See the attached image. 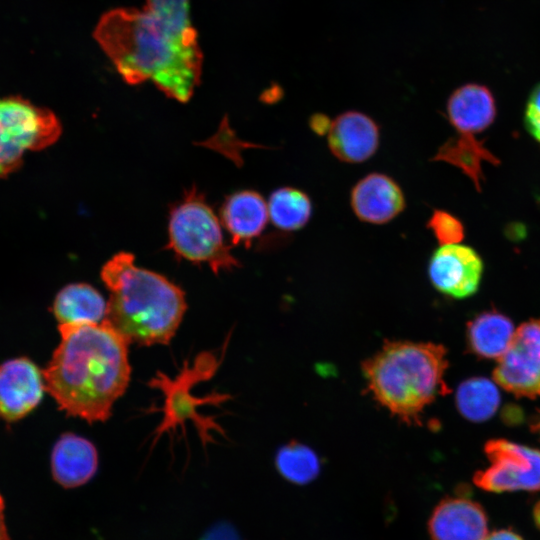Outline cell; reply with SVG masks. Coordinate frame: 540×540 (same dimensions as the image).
Instances as JSON below:
<instances>
[{"label": "cell", "instance_id": "obj_1", "mask_svg": "<svg viewBox=\"0 0 540 540\" xmlns=\"http://www.w3.org/2000/svg\"><path fill=\"white\" fill-rule=\"evenodd\" d=\"M94 37L131 85L150 80L187 102L200 82L202 53L189 15L114 9L101 17Z\"/></svg>", "mask_w": 540, "mask_h": 540}, {"label": "cell", "instance_id": "obj_2", "mask_svg": "<svg viewBox=\"0 0 540 540\" xmlns=\"http://www.w3.org/2000/svg\"><path fill=\"white\" fill-rule=\"evenodd\" d=\"M58 330L59 345L42 371L46 391L67 415L105 422L130 381L129 343L104 321Z\"/></svg>", "mask_w": 540, "mask_h": 540}, {"label": "cell", "instance_id": "obj_3", "mask_svg": "<svg viewBox=\"0 0 540 540\" xmlns=\"http://www.w3.org/2000/svg\"><path fill=\"white\" fill-rule=\"evenodd\" d=\"M109 291L104 322L129 344H168L187 309L183 290L154 271L138 267L132 253L121 251L101 268Z\"/></svg>", "mask_w": 540, "mask_h": 540}, {"label": "cell", "instance_id": "obj_4", "mask_svg": "<svg viewBox=\"0 0 540 540\" xmlns=\"http://www.w3.org/2000/svg\"><path fill=\"white\" fill-rule=\"evenodd\" d=\"M447 351L431 342L392 341L362 364L374 400L407 424L420 422L424 409L449 392Z\"/></svg>", "mask_w": 540, "mask_h": 540}, {"label": "cell", "instance_id": "obj_5", "mask_svg": "<svg viewBox=\"0 0 540 540\" xmlns=\"http://www.w3.org/2000/svg\"><path fill=\"white\" fill-rule=\"evenodd\" d=\"M166 248L192 263L207 264L215 274L240 265L225 244L221 222L196 187L170 210Z\"/></svg>", "mask_w": 540, "mask_h": 540}, {"label": "cell", "instance_id": "obj_6", "mask_svg": "<svg viewBox=\"0 0 540 540\" xmlns=\"http://www.w3.org/2000/svg\"><path fill=\"white\" fill-rule=\"evenodd\" d=\"M62 126L49 109L21 96L0 97V179L17 171L27 151L54 144Z\"/></svg>", "mask_w": 540, "mask_h": 540}, {"label": "cell", "instance_id": "obj_7", "mask_svg": "<svg viewBox=\"0 0 540 540\" xmlns=\"http://www.w3.org/2000/svg\"><path fill=\"white\" fill-rule=\"evenodd\" d=\"M218 367L216 357L211 353H203L195 360L194 366H185L175 380H171L165 374H158L151 380L150 385L157 387L165 394V404L162 410L164 418L156 430L160 435L169 429H175L186 421L192 420L198 426L203 441H210L208 428L222 431L213 421H206L197 413V407L205 403L221 402L227 399V395L209 396L197 398L191 395L190 388L195 382L210 378Z\"/></svg>", "mask_w": 540, "mask_h": 540}, {"label": "cell", "instance_id": "obj_8", "mask_svg": "<svg viewBox=\"0 0 540 540\" xmlns=\"http://www.w3.org/2000/svg\"><path fill=\"white\" fill-rule=\"evenodd\" d=\"M484 452L490 465L474 474L476 486L495 493L540 490V450L498 438Z\"/></svg>", "mask_w": 540, "mask_h": 540}, {"label": "cell", "instance_id": "obj_9", "mask_svg": "<svg viewBox=\"0 0 540 540\" xmlns=\"http://www.w3.org/2000/svg\"><path fill=\"white\" fill-rule=\"evenodd\" d=\"M493 379L515 397H540V318L520 324L497 360Z\"/></svg>", "mask_w": 540, "mask_h": 540}, {"label": "cell", "instance_id": "obj_10", "mask_svg": "<svg viewBox=\"0 0 540 540\" xmlns=\"http://www.w3.org/2000/svg\"><path fill=\"white\" fill-rule=\"evenodd\" d=\"M483 270L478 252L461 243L440 245L428 263V276L434 288L455 299L470 297L478 291Z\"/></svg>", "mask_w": 540, "mask_h": 540}, {"label": "cell", "instance_id": "obj_11", "mask_svg": "<svg viewBox=\"0 0 540 540\" xmlns=\"http://www.w3.org/2000/svg\"><path fill=\"white\" fill-rule=\"evenodd\" d=\"M46 390L43 373L27 358L0 365V416L14 421L31 412Z\"/></svg>", "mask_w": 540, "mask_h": 540}, {"label": "cell", "instance_id": "obj_12", "mask_svg": "<svg viewBox=\"0 0 540 540\" xmlns=\"http://www.w3.org/2000/svg\"><path fill=\"white\" fill-rule=\"evenodd\" d=\"M377 123L360 111H346L335 117L327 131L330 152L340 161L361 163L370 159L379 147Z\"/></svg>", "mask_w": 540, "mask_h": 540}, {"label": "cell", "instance_id": "obj_13", "mask_svg": "<svg viewBox=\"0 0 540 540\" xmlns=\"http://www.w3.org/2000/svg\"><path fill=\"white\" fill-rule=\"evenodd\" d=\"M350 205L362 222L381 225L396 218L406 206L401 187L390 176L370 173L352 188Z\"/></svg>", "mask_w": 540, "mask_h": 540}, {"label": "cell", "instance_id": "obj_14", "mask_svg": "<svg viewBox=\"0 0 540 540\" xmlns=\"http://www.w3.org/2000/svg\"><path fill=\"white\" fill-rule=\"evenodd\" d=\"M428 530L432 540H483L488 534V519L479 503L449 497L433 510Z\"/></svg>", "mask_w": 540, "mask_h": 540}, {"label": "cell", "instance_id": "obj_15", "mask_svg": "<svg viewBox=\"0 0 540 540\" xmlns=\"http://www.w3.org/2000/svg\"><path fill=\"white\" fill-rule=\"evenodd\" d=\"M98 453L88 439L64 433L55 443L51 454L54 480L64 488L82 486L97 472Z\"/></svg>", "mask_w": 540, "mask_h": 540}, {"label": "cell", "instance_id": "obj_16", "mask_svg": "<svg viewBox=\"0 0 540 540\" xmlns=\"http://www.w3.org/2000/svg\"><path fill=\"white\" fill-rule=\"evenodd\" d=\"M447 116L460 134L475 135L495 120L496 102L484 85L469 83L457 88L447 101Z\"/></svg>", "mask_w": 540, "mask_h": 540}, {"label": "cell", "instance_id": "obj_17", "mask_svg": "<svg viewBox=\"0 0 540 540\" xmlns=\"http://www.w3.org/2000/svg\"><path fill=\"white\" fill-rule=\"evenodd\" d=\"M221 223L233 244L245 243L261 234L269 219L268 204L257 191L241 190L230 194L221 207Z\"/></svg>", "mask_w": 540, "mask_h": 540}, {"label": "cell", "instance_id": "obj_18", "mask_svg": "<svg viewBox=\"0 0 540 540\" xmlns=\"http://www.w3.org/2000/svg\"><path fill=\"white\" fill-rule=\"evenodd\" d=\"M107 302L102 294L87 283H71L56 295L52 312L63 324H98L106 315Z\"/></svg>", "mask_w": 540, "mask_h": 540}, {"label": "cell", "instance_id": "obj_19", "mask_svg": "<svg viewBox=\"0 0 540 540\" xmlns=\"http://www.w3.org/2000/svg\"><path fill=\"white\" fill-rule=\"evenodd\" d=\"M515 329L504 314L495 310L483 312L467 325L469 349L480 358L498 360L508 348Z\"/></svg>", "mask_w": 540, "mask_h": 540}, {"label": "cell", "instance_id": "obj_20", "mask_svg": "<svg viewBox=\"0 0 540 540\" xmlns=\"http://www.w3.org/2000/svg\"><path fill=\"white\" fill-rule=\"evenodd\" d=\"M434 161H443L459 168L469 177L478 191H481V181L484 180L482 162L493 165L500 163L484 145V140H477L474 135L460 134L449 138L439 147Z\"/></svg>", "mask_w": 540, "mask_h": 540}, {"label": "cell", "instance_id": "obj_21", "mask_svg": "<svg viewBox=\"0 0 540 540\" xmlns=\"http://www.w3.org/2000/svg\"><path fill=\"white\" fill-rule=\"evenodd\" d=\"M456 406L460 414L471 422H484L499 408L501 397L495 381L485 377H471L456 391Z\"/></svg>", "mask_w": 540, "mask_h": 540}, {"label": "cell", "instance_id": "obj_22", "mask_svg": "<svg viewBox=\"0 0 540 540\" xmlns=\"http://www.w3.org/2000/svg\"><path fill=\"white\" fill-rule=\"evenodd\" d=\"M268 213L272 224L284 232L302 229L312 215L309 196L294 187H281L273 191L268 200Z\"/></svg>", "mask_w": 540, "mask_h": 540}, {"label": "cell", "instance_id": "obj_23", "mask_svg": "<svg viewBox=\"0 0 540 540\" xmlns=\"http://www.w3.org/2000/svg\"><path fill=\"white\" fill-rule=\"evenodd\" d=\"M276 467L286 480L303 485L317 477L320 462L312 449L297 442H290L277 452Z\"/></svg>", "mask_w": 540, "mask_h": 540}, {"label": "cell", "instance_id": "obj_24", "mask_svg": "<svg viewBox=\"0 0 540 540\" xmlns=\"http://www.w3.org/2000/svg\"><path fill=\"white\" fill-rule=\"evenodd\" d=\"M427 227L439 245L458 244L465 237L464 226L460 219L444 210L435 209L427 222Z\"/></svg>", "mask_w": 540, "mask_h": 540}, {"label": "cell", "instance_id": "obj_25", "mask_svg": "<svg viewBox=\"0 0 540 540\" xmlns=\"http://www.w3.org/2000/svg\"><path fill=\"white\" fill-rule=\"evenodd\" d=\"M524 124L530 135L540 144V83L532 89L527 100Z\"/></svg>", "mask_w": 540, "mask_h": 540}, {"label": "cell", "instance_id": "obj_26", "mask_svg": "<svg viewBox=\"0 0 540 540\" xmlns=\"http://www.w3.org/2000/svg\"><path fill=\"white\" fill-rule=\"evenodd\" d=\"M199 540H242L236 529L228 522H217L207 529Z\"/></svg>", "mask_w": 540, "mask_h": 540}, {"label": "cell", "instance_id": "obj_27", "mask_svg": "<svg viewBox=\"0 0 540 540\" xmlns=\"http://www.w3.org/2000/svg\"><path fill=\"white\" fill-rule=\"evenodd\" d=\"M483 540H523V539L519 534L515 533L512 530L502 529V530H497L490 534H487V536Z\"/></svg>", "mask_w": 540, "mask_h": 540}, {"label": "cell", "instance_id": "obj_28", "mask_svg": "<svg viewBox=\"0 0 540 540\" xmlns=\"http://www.w3.org/2000/svg\"><path fill=\"white\" fill-rule=\"evenodd\" d=\"M330 122L331 121L328 118H326V116L316 114L313 116V118H311L310 124H311V128L316 133H323L324 131L325 132L328 131Z\"/></svg>", "mask_w": 540, "mask_h": 540}, {"label": "cell", "instance_id": "obj_29", "mask_svg": "<svg viewBox=\"0 0 540 540\" xmlns=\"http://www.w3.org/2000/svg\"><path fill=\"white\" fill-rule=\"evenodd\" d=\"M4 508V501L0 494V540H9V535L5 524Z\"/></svg>", "mask_w": 540, "mask_h": 540}, {"label": "cell", "instance_id": "obj_30", "mask_svg": "<svg viewBox=\"0 0 540 540\" xmlns=\"http://www.w3.org/2000/svg\"><path fill=\"white\" fill-rule=\"evenodd\" d=\"M533 519L535 525L540 530V500L535 504L533 508Z\"/></svg>", "mask_w": 540, "mask_h": 540}, {"label": "cell", "instance_id": "obj_31", "mask_svg": "<svg viewBox=\"0 0 540 540\" xmlns=\"http://www.w3.org/2000/svg\"><path fill=\"white\" fill-rule=\"evenodd\" d=\"M537 429L540 431V422L539 424L537 425ZM540 433V432H539Z\"/></svg>", "mask_w": 540, "mask_h": 540}]
</instances>
